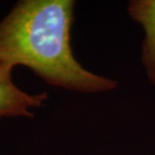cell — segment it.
Instances as JSON below:
<instances>
[{
	"label": "cell",
	"instance_id": "cell-3",
	"mask_svg": "<svg viewBox=\"0 0 155 155\" xmlns=\"http://www.w3.org/2000/svg\"><path fill=\"white\" fill-rule=\"evenodd\" d=\"M127 12L144 30L142 64L149 82L155 86V0H132Z\"/></svg>",
	"mask_w": 155,
	"mask_h": 155
},
{
	"label": "cell",
	"instance_id": "cell-2",
	"mask_svg": "<svg viewBox=\"0 0 155 155\" xmlns=\"http://www.w3.org/2000/svg\"><path fill=\"white\" fill-rule=\"evenodd\" d=\"M12 69L0 61V118L32 117L30 109L41 107L48 95L45 93L29 95L21 91L12 81Z\"/></svg>",
	"mask_w": 155,
	"mask_h": 155
},
{
	"label": "cell",
	"instance_id": "cell-1",
	"mask_svg": "<svg viewBox=\"0 0 155 155\" xmlns=\"http://www.w3.org/2000/svg\"><path fill=\"white\" fill-rule=\"evenodd\" d=\"M73 0H23L0 22V61L29 68L46 83L80 93H107L117 82L86 70L71 46Z\"/></svg>",
	"mask_w": 155,
	"mask_h": 155
}]
</instances>
